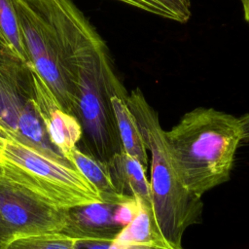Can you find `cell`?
Segmentation results:
<instances>
[{
    "label": "cell",
    "instance_id": "1",
    "mask_svg": "<svg viewBox=\"0 0 249 249\" xmlns=\"http://www.w3.org/2000/svg\"><path fill=\"white\" fill-rule=\"evenodd\" d=\"M13 3L33 69L74 115L80 72L112 59L105 42L72 0Z\"/></svg>",
    "mask_w": 249,
    "mask_h": 249
},
{
    "label": "cell",
    "instance_id": "2",
    "mask_svg": "<svg viewBox=\"0 0 249 249\" xmlns=\"http://www.w3.org/2000/svg\"><path fill=\"white\" fill-rule=\"evenodd\" d=\"M165 145L183 187L196 197L230 180L242 132L239 119L214 108L187 112L170 130Z\"/></svg>",
    "mask_w": 249,
    "mask_h": 249
},
{
    "label": "cell",
    "instance_id": "3",
    "mask_svg": "<svg viewBox=\"0 0 249 249\" xmlns=\"http://www.w3.org/2000/svg\"><path fill=\"white\" fill-rule=\"evenodd\" d=\"M126 104L141 130L147 151L151 153L152 219L157 231L169 243L182 246L186 230L199 223L202 201L181 184L171 162L157 111L139 88L126 97Z\"/></svg>",
    "mask_w": 249,
    "mask_h": 249
},
{
    "label": "cell",
    "instance_id": "4",
    "mask_svg": "<svg viewBox=\"0 0 249 249\" xmlns=\"http://www.w3.org/2000/svg\"><path fill=\"white\" fill-rule=\"evenodd\" d=\"M0 168L47 202L62 209L102 202L94 186L68 160H61L18 139L8 128Z\"/></svg>",
    "mask_w": 249,
    "mask_h": 249
},
{
    "label": "cell",
    "instance_id": "5",
    "mask_svg": "<svg viewBox=\"0 0 249 249\" xmlns=\"http://www.w3.org/2000/svg\"><path fill=\"white\" fill-rule=\"evenodd\" d=\"M126 99L128 91L117 75L113 60L91 65L79 74L74 116L82 126L83 152L108 162L122 151L112 96Z\"/></svg>",
    "mask_w": 249,
    "mask_h": 249
},
{
    "label": "cell",
    "instance_id": "6",
    "mask_svg": "<svg viewBox=\"0 0 249 249\" xmlns=\"http://www.w3.org/2000/svg\"><path fill=\"white\" fill-rule=\"evenodd\" d=\"M66 223L67 209L42 199L0 168V249L20 237L61 232Z\"/></svg>",
    "mask_w": 249,
    "mask_h": 249
},
{
    "label": "cell",
    "instance_id": "7",
    "mask_svg": "<svg viewBox=\"0 0 249 249\" xmlns=\"http://www.w3.org/2000/svg\"><path fill=\"white\" fill-rule=\"evenodd\" d=\"M31 73L33 99L37 113L45 126L50 142L68 160L71 151L82 138L81 124L73 114L66 112L60 106L52 90L33 68Z\"/></svg>",
    "mask_w": 249,
    "mask_h": 249
},
{
    "label": "cell",
    "instance_id": "8",
    "mask_svg": "<svg viewBox=\"0 0 249 249\" xmlns=\"http://www.w3.org/2000/svg\"><path fill=\"white\" fill-rule=\"evenodd\" d=\"M118 205L94 202L68 208L67 223L61 233L77 240H115L124 228L115 219Z\"/></svg>",
    "mask_w": 249,
    "mask_h": 249
},
{
    "label": "cell",
    "instance_id": "9",
    "mask_svg": "<svg viewBox=\"0 0 249 249\" xmlns=\"http://www.w3.org/2000/svg\"><path fill=\"white\" fill-rule=\"evenodd\" d=\"M106 163L118 192L136 199L141 206L152 213L151 188L145 174L146 167L124 151L113 155Z\"/></svg>",
    "mask_w": 249,
    "mask_h": 249
},
{
    "label": "cell",
    "instance_id": "10",
    "mask_svg": "<svg viewBox=\"0 0 249 249\" xmlns=\"http://www.w3.org/2000/svg\"><path fill=\"white\" fill-rule=\"evenodd\" d=\"M68 160L94 186L102 199V202L121 204L134 199L124 196L118 192L113 184L106 162L83 152L77 146L71 151Z\"/></svg>",
    "mask_w": 249,
    "mask_h": 249
},
{
    "label": "cell",
    "instance_id": "11",
    "mask_svg": "<svg viewBox=\"0 0 249 249\" xmlns=\"http://www.w3.org/2000/svg\"><path fill=\"white\" fill-rule=\"evenodd\" d=\"M111 103L116 118L122 151L138 160L147 168L148 151L136 119L126 104V99L114 95L111 97Z\"/></svg>",
    "mask_w": 249,
    "mask_h": 249
},
{
    "label": "cell",
    "instance_id": "12",
    "mask_svg": "<svg viewBox=\"0 0 249 249\" xmlns=\"http://www.w3.org/2000/svg\"><path fill=\"white\" fill-rule=\"evenodd\" d=\"M0 50L11 53L32 67L22 41L13 0H0Z\"/></svg>",
    "mask_w": 249,
    "mask_h": 249
},
{
    "label": "cell",
    "instance_id": "13",
    "mask_svg": "<svg viewBox=\"0 0 249 249\" xmlns=\"http://www.w3.org/2000/svg\"><path fill=\"white\" fill-rule=\"evenodd\" d=\"M115 240L136 243H169L155 229L151 211L141 205L134 219L123 229Z\"/></svg>",
    "mask_w": 249,
    "mask_h": 249
},
{
    "label": "cell",
    "instance_id": "14",
    "mask_svg": "<svg viewBox=\"0 0 249 249\" xmlns=\"http://www.w3.org/2000/svg\"><path fill=\"white\" fill-rule=\"evenodd\" d=\"M2 249H78L76 239L61 232L20 237Z\"/></svg>",
    "mask_w": 249,
    "mask_h": 249
},
{
    "label": "cell",
    "instance_id": "15",
    "mask_svg": "<svg viewBox=\"0 0 249 249\" xmlns=\"http://www.w3.org/2000/svg\"><path fill=\"white\" fill-rule=\"evenodd\" d=\"M146 13L169 19L180 21L186 10L184 0H117Z\"/></svg>",
    "mask_w": 249,
    "mask_h": 249
},
{
    "label": "cell",
    "instance_id": "16",
    "mask_svg": "<svg viewBox=\"0 0 249 249\" xmlns=\"http://www.w3.org/2000/svg\"><path fill=\"white\" fill-rule=\"evenodd\" d=\"M78 249H184L171 243H136L113 241H95V240H77Z\"/></svg>",
    "mask_w": 249,
    "mask_h": 249
},
{
    "label": "cell",
    "instance_id": "17",
    "mask_svg": "<svg viewBox=\"0 0 249 249\" xmlns=\"http://www.w3.org/2000/svg\"><path fill=\"white\" fill-rule=\"evenodd\" d=\"M0 122H1L7 128H9L10 115H9V110H8L7 102H6L5 96H4V94H3L1 89H0Z\"/></svg>",
    "mask_w": 249,
    "mask_h": 249
},
{
    "label": "cell",
    "instance_id": "18",
    "mask_svg": "<svg viewBox=\"0 0 249 249\" xmlns=\"http://www.w3.org/2000/svg\"><path fill=\"white\" fill-rule=\"evenodd\" d=\"M238 119L241 126L242 141H249V112L242 115Z\"/></svg>",
    "mask_w": 249,
    "mask_h": 249
},
{
    "label": "cell",
    "instance_id": "19",
    "mask_svg": "<svg viewBox=\"0 0 249 249\" xmlns=\"http://www.w3.org/2000/svg\"><path fill=\"white\" fill-rule=\"evenodd\" d=\"M242 14L245 21L249 24V0H240Z\"/></svg>",
    "mask_w": 249,
    "mask_h": 249
},
{
    "label": "cell",
    "instance_id": "20",
    "mask_svg": "<svg viewBox=\"0 0 249 249\" xmlns=\"http://www.w3.org/2000/svg\"><path fill=\"white\" fill-rule=\"evenodd\" d=\"M7 127L0 122V136L5 138L7 136Z\"/></svg>",
    "mask_w": 249,
    "mask_h": 249
},
{
    "label": "cell",
    "instance_id": "21",
    "mask_svg": "<svg viewBox=\"0 0 249 249\" xmlns=\"http://www.w3.org/2000/svg\"><path fill=\"white\" fill-rule=\"evenodd\" d=\"M4 139L5 138L0 136V163H1V153H2V149H3V145H4Z\"/></svg>",
    "mask_w": 249,
    "mask_h": 249
}]
</instances>
